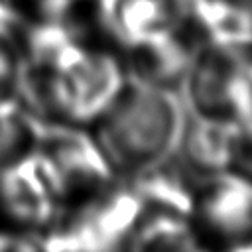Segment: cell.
I'll use <instances>...</instances> for the list:
<instances>
[{"label":"cell","instance_id":"cell-8","mask_svg":"<svg viewBox=\"0 0 252 252\" xmlns=\"http://www.w3.org/2000/svg\"><path fill=\"white\" fill-rule=\"evenodd\" d=\"M98 22L120 49L171 32L187 14L189 0H96Z\"/></svg>","mask_w":252,"mask_h":252},{"label":"cell","instance_id":"cell-12","mask_svg":"<svg viewBox=\"0 0 252 252\" xmlns=\"http://www.w3.org/2000/svg\"><path fill=\"white\" fill-rule=\"evenodd\" d=\"M213 39L252 37V0H189Z\"/></svg>","mask_w":252,"mask_h":252},{"label":"cell","instance_id":"cell-6","mask_svg":"<svg viewBox=\"0 0 252 252\" xmlns=\"http://www.w3.org/2000/svg\"><path fill=\"white\" fill-rule=\"evenodd\" d=\"M211 39L189 2L185 18L171 32L124 45L118 51L126 77L179 94L193 57Z\"/></svg>","mask_w":252,"mask_h":252},{"label":"cell","instance_id":"cell-3","mask_svg":"<svg viewBox=\"0 0 252 252\" xmlns=\"http://www.w3.org/2000/svg\"><path fill=\"white\" fill-rule=\"evenodd\" d=\"M144 211V201L130 181L114 179L91 201L63 211L39 234L41 250L49 252H116Z\"/></svg>","mask_w":252,"mask_h":252},{"label":"cell","instance_id":"cell-9","mask_svg":"<svg viewBox=\"0 0 252 252\" xmlns=\"http://www.w3.org/2000/svg\"><path fill=\"white\" fill-rule=\"evenodd\" d=\"M126 252H195L187 213L173 207L144 205L124 244Z\"/></svg>","mask_w":252,"mask_h":252},{"label":"cell","instance_id":"cell-11","mask_svg":"<svg viewBox=\"0 0 252 252\" xmlns=\"http://www.w3.org/2000/svg\"><path fill=\"white\" fill-rule=\"evenodd\" d=\"M41 124L12 100L0 106V169L35 158Z\"/></svg>","mask_w":252,"mask_h":252},{"label":"cell","instance_id":"cell-14","mask_svg":"<svg viewBox=\"0 0 252 252\" xmlns=\"http://www.w3.org/2000/svg\"><path fill=\"white\" fill-rule=\"evenodd\" d=\"M20 65L22 51L18 37L8 32H0V106L16 100Z\"/></svg>","mask_w":252,"mask_h":252},{"label":"cell","instance_id":"cell-1","mask_svg":"<svg viewBox=\"0 0 252 252\" xmlns=\"http://www.w3.org/2000/svg\"><path fill=\"white\" fill-rule=\"evenodd\" d=\"M187 110L177 93L126 77L85 126L116 179H134L173 156Z\"/></svg>","mask_w":252,"mask_h":252},{"label":"cell","instance_id":"cell-15","mask_svg":"<svg viewBox=\"0 0 252 252\" xmlns=\"http://www.w3.org/2000/svg\"><path fill=\"white\" fill-rule=\"evenodd\" d=\"M20 30H22V24L16 20V16H14V14L6 8V4L0 0V32H8V33H12V35L18 37Z\"/></svg>","mask_w":252,"mask_h":252},{"label":"cell","instance_id":"cell-13","mask_svg":"<svg viewBox=\"0 0 252 252\" xmlns=\"http://www.w3.org/2000/svg\"><path fill=\"white\" fill-rule=\"evenodd\" d=\"M220 173L252 187V122L224 128Z\"/></svg>","mask_w":252,"mask_h":252},{"label":"cell","instance_id":"cell-5","mask_svg":"<svg viewBox=\"0 0 252 252\" xmlns=\"http://www.w3.org/2000/svg\"><path fill=\"white\" fill-rule=\"evenodd\" d=\"M187 222L195 252H252V187L222 173L193 181Z\"/></svg>","mask_w":252,"mask_h":252},{"label":"cell","instance_id":"cell-10","mask_svg":"<svg viewBox=\"0 0 252 252\" xmlns=\"http://www.w3.org/2000/svg\"><path fill=\"white\" fill-rule=\"evenodd\" d=\"M2 2L24 26L65 24L75 28H100L96 0H2Z\"/></svg>","mask_w":252,"mask_h":252},{"label":"cell","instance_id":"cell-2","mask_svg":"<svg viewBox=\"0 0 252 252\" xmlns=\"http://www.w3.org/2000/svg\"><path fill=\"white\" fill-rule=\"evenodd\" d=\"M179 96L195 118L224 126L252 122V37L207 41L191 61Z\"/></svg>","mask_w":252,"mask_h":252},{"label":"cell","instance_id":"cell-4","mask_svg":"<svg viewBox=\"0 0 252 252\" xmlns=\"http://www.w3.org/2000/svg\"><path fill=\"white\" fill-rule=\"evenodd\" d=\"M35 159L59 213L81 207L116 179L89 130L77 124H41Z\"/></svg>","mask_w":252,"mask_h":252},{"label":"cell","instance_id":"cell-7","mask_svg":"<svg viewBox=\"0 0 252 252\" xmlns=\"http://www.w3.org/2000/svg\"><path fill=\"white\" fill-rule=\"evenodd\" d=\"M57 215L59 205L35 158L0 169V230L39 236Z\"/></svg>","mask_w":252,"mask_h":252}]
</instances>
